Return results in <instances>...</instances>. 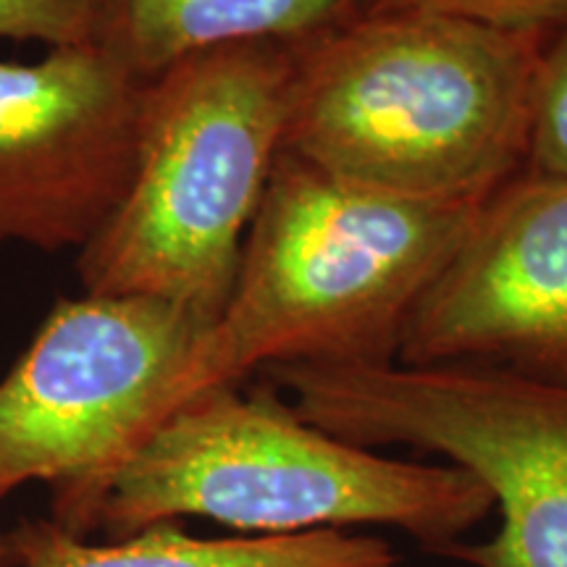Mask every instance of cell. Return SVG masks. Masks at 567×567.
Here are the masks:
<instances>
[{
    "label": "cell",
    "instance_id": "1",
    "mask_svg": "<svg viewBox=\"0 0 567 567\" xmlns=\"http://www.w3.org/2000/svg\"><path fill=\"white\" fill-rule=\"evenodd\" d=\"M549 32L434 11H363L295 45L281 153L413 203H484L526 168Z\"/></svg>",
    "mask_w": 567,
    "mask_h": 567
},
{
    "label": "cell",
    "instance_id": "4",
    "mask_svg": "<svg viewBox=\"0 0 567 567\" xmlns=\"http://www.w3.org/2000/svg\"><path fill=\"white\" fill-rule=\"evenodd\" d=\"M295 45L197 53L145 84L122 203L76 274L87 295H140L216 321L281 158Z\"/></svg>",
    "mask_w": 567,
    "mask_h": 567
},
{
    "label": "cell",
    "instance_id": "3",
    "mask_svg": "<svg viewBox=\"0 0 567 567\" xmlns=\"http://www.w3.org/2000/svg\"><path fill=\"white\" fill-rule=\"evenodd\" d=\"M478 205L373 195L281 153L229 300L176 381L168 413L274 365L394 363L410 310Z\"/></svg>",
    "mask_w": 567,
    "mask_h": 567
},
{
    "label": "cell",
    "instance_id": "9",
    "mask_svg": "<svg viewBox=\"0 0 567 567\" xmlns=\"http://www.w3.org/2000/svg\"><path fill=\"white\" fill-rule=\"evenodd\" d=\"M365 9L368 0H90L87 42L151 82L216 48L302 45Z\"/></svg>",
    "mask_w": 567,
    "mask_h": 567
},
{
    "label": "cell",
    "instance_id": "14",
    "mask_svg": "<svg viewBox=\"0 0 567 567\" xmlns=\"http://www.w3.org/2000/svg\"><path fill=\"white\" fill-rule=\"evenodd\" d=\"M0 567H13V547H11V534L0 528Z\"/></svg>",
    "mask_w": 567,
    "mask_h": 567
},
{
    "label": "cell",
    "instance_id": "10",
    "mask_svg": "<svg viewBox=\"0 0 567 567\" xmlns=\"http://www.w3.org/2000/svg\"><path fill=\"white\" fill-rule=\"evenodd\" d=\"M9 534L13 567H396L386 542L344 530L203 538L187 534L179 523H158L92 544L48 517L19 520Z\"/></svg>",
    "mask_w": 567,
    "mask_h": 567
},
{
    "label": "cell",
    "instance_id": "6",
    "mask_svg": "<svg viewBox=\"0 0 567 567\" xmlns=\"http://www.w3.org/2000/svg\"><path fill=\"white\" fill-rule=\"evenodd\" d=\"M210 323L158 297L55 302L0 381V499L40 481L55 526L95 534L109 481L166 417Z\"/></svg>",
    "mask_w": 567,
    "mask_h": 567
},
{
    "label": "cell",
    "instance_id": "7",
    "mask_svg": "<svg viewBox=\"0 0 567 567\" xmlns=\"http://www.w3.org/2000/svg\"><path fill=\"white\" fill-rule=\"evenodd\" d=\"M394 363L567 386V179L523 168L478 205L410 310Z\"/></svg>",
    "mask_w": 567,
    "mask_h": 567
},
{
    "label": "cell",
    "instance_id": "2",
    "mask_svg": "<svg viewBox=\"0 0 567 567\" xmlns=\"http://www.w3.org/2000/svg\"><path fill=\"white\" fill-rule=\"evenodd\" d=\"M492 509L463 467L379 455L305 421L271 384H226L189 396L134 446L97 530L124 538L179 517L255 536L389 526L442 551Z\"/></svg>",
    "mask_w": 567,
    "mask_h": 567
},
{
    "label": "cell",
    "instance_id": "5",
    "mask_svg": "<svg viewBox=\"0 0 567 567\" xmlns=\"http://www.w3.org/2000/svg\"><path fill=\"white\" fill-rule=\"evenodd\" d=\"M318 429L379 450L410 446L473 473L502 526L439 551L473 567H567V386L481 365L266 368Z\"/></svg>",
    "mask_w": 567,
    "mask_h": 567
},
{
    "label": "cell",
    "instance_id": "12",
    "mask_svg": "<svg viewBox=\"0 0 567 567\" xmlns=\"http://www.w3.org/2000/svg\"><path fill=\"white\" fill-rule=\"evenodd\" d=\"M394 9L446 13L520 32H555L567 24V0H368L365 11Z\"/></svg>",
    "mask_w": 567,
    "mask_h": 567
},
{
    "label": "cell",
    "instance_id": "11",
    "mask_svg": "<svg viewBox=\"0 0 567 567\" xmlns=\"http://www.w3.org/2000/svg\"><path fill=\"white\" fill-rule=\"evenodd\" d=\"M526 172L567 179V24L549 32L538 59Z\"/></svg>",
    "mask_w": 567,
    "mask_h": 567
},
{
    "label": "cell",
    "instance_id": "13",
    "mask_svg": "<svg viewBox=\"0 0 567 567\" xmlns=\"http://www.w3.org/2000/svg\"><path fill=\"white\" fill-rule=\"evenodd\" d=\"M90 0H0V40L74 45L87 42Z\"/></svg>",
    "mask_w": 567,
    "mask_h": 567
},
{
    "label": "cell",
    "instance_id": "8",
    "mask_svg": "<svg viewBox=\"0 0 567 567\" xmlns=\"http://www.w3.org/2000/svg\"><path fill=\"white\" fill-rule=\"evenodd\" d=\"M145 84L90 42L0 61V250L92 243L132 182Z\"/></svg>",
    "mask_w": 567,
    "mask_h": 567
}]
</instances>
